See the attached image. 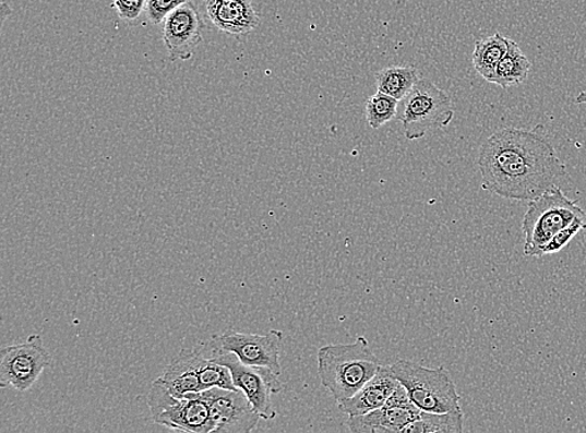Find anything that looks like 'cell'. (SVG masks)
<instances>
[{"label": "cell", "instance_id": "6da1fadb", "mask_svg": "<svg viewBox=\"0 0 586 433\" xmlns=\"http://www.w3.org/2000/svg\"><path fill=\"white\" fill-rule=\"evenodd\" d=\"M478 167L487 192L521 202L541 196L565 176L542 125L498 130L481 145Z\"/></svg>", "mask_w": 586, "mask_h": 433}, {"label": "cell", "instance_id": "7a4b0ae2", "mask_svg": "<svg viewBox=\"0 0 586 433\" xmlns=\"http://www.w3.org/2000/svg\"><path fill=\"white\" fill-rule=\"evenodd\" d=\"M382 365L364 336L351 344L325 345L318 352L319 377L337 402L355 396Z\"/></svg>", "mask_w": 586, "mask_h": 433}, {"label": "cell", "instance_id": "3957f363", "mask_svg": "<svg viewBox=\"0 0 586 433\" xmlns=\"http://www.w3.org/2000/svg\"><path fill=\"white\" fill-rule=\"evenodd\" d=\"M576 221H586V212L554 187L534 199L523 219L524 255L545 256L551 239Z\"/></svg>", "mask_w": 586, "mask_h": 433}, {"label": "cell", "instance_id": "277c9868", "mask_svg": "<svg viewBox=\"0 0 586 433\" xmlns=\"http://www.w3.org/2000/svg\"><path fill=\"white\" fill-rule=\"evenodd\" d=\"M391 368L412 404L421 411L444 413L462 410V397L444 366L428 369L417 362L398 360Z\"/></svg>", "mask_w": 586, "mask_h": 433}, {"label": "cell", "instance_id": "5b68a950", "mask_svg": "<svg viewBox=\"0 0 586 433\" xmlns=\"http://www.w3.org/2000/svg\"><path fill=\"white\" fill-rule=\"evenodd\" d=\"M405 137L418 141L430 130L442 129L454 119L453 101L444 91L428 80H419L407 97L399 101L398 116Z\"/></svg>", "mask_w": 586, "mask_h": 433}, {"label": "cell", "instance_id": "8992f818", "mask_svg": "<svg viewBox=\"0 0 586 433\" xmlns=\"http://www.w3.org/2000/svg\"><path fill=\"white\" fill-rule=\"evenodd\" d=\"M148 406L153 421L160 426L189 433L214 432L210 407L200 394L177 397L155 380L148 394Z\"/></svg>", "mask_w": 586, "mask_h": 433}, {"label": "cell", "instance_id": "52a82bcc", "mask_svg": "<svg viewBox=\"0 0 586 433\" xmlns=\"http://www.w3.org/2000/svg\"><path fill=\"white\" fill-rule=\"evenodd\" d=\"M283 333L271 330L265 335L226 332L212 336L203 344L210 357L220 352H231L248 366L266 368L282 374L280 351Z\"/></svg>", "mask_w": 586, "mask_h": 433}, {"label": "cell", "instance_id": "ba28073f", "mask_svg": "<svg viewBox=\"0 0 586 433\" xmlns=\"http://www.w3.org/2000/svg\"><path fill=\"white\" fill-rule=\"evenodd\" d=\"M50 354L39 334L0 351V387L27 393L50 365Z\"/></svg>", "mask_w": 586, "mask_h": 433}, {"label": "cell", "instance_id": "9c48e42d", "mask_svg": "<svg viewBox=\"0 0 586 433\" xmlns=\"http://www.w3.org/2000/svg\"><path fill=\"white\" fill-rule=\"evenodd\" d=\"M222 365L230 370L232 383L247 397L253 409L261 416L262 420L271 421L277 416L272 395L283 392V384L279 375L270 369L244 365L243 362L231 352H220L213 354Z\"/></svg>", "mask_w": 586, "mask_h": 433}, {"label": "cell", "instance_id": "30bf717a", "mask_svg": "<svg viewBox=\"0 0 586 433\" xmlns=\"http://www.w3.org/2000/svg\"><path fill=\"white\" fill-rule=\"evenodd\" d=\"M200 394L210 407L214 432L248 433L255 430L261 416L240 389L212 387Z\"/></svg>", "mask_w": 586, "mask_h": 433}, {"label": "cell", "instance_id": "8fae6325", "mask_svg": "<svg viewBox=\"0 0 586 433\" xmlns=\"http://www.w3.org/2000/svg\"><path fill=\"white\" fill-rule=\"evenodd\" d=\"M421 410L412 404L402 384L381 409L363 416H349L347 426L356 433H402L420 418Z\"/></svg>", "mask_w": 586, "mask_h": 433}, {"label": "cell", "instance_id": "7c38bea8", "mask_svg": "<svg viewBox=\"0 0 586 433\" xmlns=\"http://www.w3.org/2000/svg\"><path fill=\"white\" fill-rule=\"evenodd\" d=\"M163 41L170 62H187L203 41L205 23L196 5L188 2L164 21Z\"/></svg>", "mask_w": 586, "mask_h": 433}, {"label": "cell", "instance_id": "4fadbf2b", "mask_svg": "<svg viewBox=\"0 0 586 433\" xmlns=\"http://www.w3.org/2000/svg\"><path fill=\"white\" fill-rule=\"evenodd\" d=\"M204 5L214 27L230 36H247L260 27L252 0H204Z\"/></svg>", "mask_w": 586, "mask_h": 433}, {"label": "cell", "instance_id": "5bb4252c", "mask_svg": "<svg viewBox=\"0 0 586 433\" xmlns=\"http://www.w3.org/2000/svg\"><path fill=\"white\" fill-rule=\"evenodd\" d=\"M205 359L203 344L195 349H183L158 380L177 397L202 393L201 372Z\"/></svg>", "mask_w": 586, "mask_h": 433}, {"label": "cell", "instance_id": "9a60e30c", "mask_svg": "<svg viewBox=\"0 0 586 433\" xmlns=\"http://www.w3.org/2000/svg\"><path fill=\"white\" fill-rule=\"evenodd\" d=\"M400 385L391 366L382 365L376 375L347 400L338 402L339 410L348 416H363L381 409Z\"/></svg>", "mask_w": 586, "mask_h": 433}, {"label": "cell", "instance_id": "2e32d148", "mask_svg": "<svg viewBox=\"0 0 586 433\" xmlns=\"http://www.w3.org/2000/svg\"><path fill=\"white\" fill-rule=\"evenodd\" d=\"M531 64L518 45L512 39L507 43V51L502 62L497 67L491 84H497L500 88L510 89L512 86L521 85L528 80Z\"/></svg>", "mask_w": 586, "mask_h": 433}, {"label": "cell", "instance_id": "e0dca14e", "mask_svg": "<svg viewBox=\"0 0 586 433\" xmlns=\"http://www.w3.org/2000/svg\"><path fill=\"white\" fill-rule=\"evenodd\" d=\"M510 39L500 33L476 41L473 51V65L481 77L490 83L497 71V67L506 55Z\"/></svg>", "mask_w": 586, "mask_h": 433}, {"label": "cell", "instance_id": "ac0fdd59", "mask_svg": "<svg viewBox=\"0 0 586 433\" xmlns=\"http://www.w3.org/2000/svg\"><path fill=\"white\" fill-rule=\"evenodd\" d=\"M419 80L417 68L411 65L386 67L375 73L376 89L399 101L407 97Z\"/></svg>", "mask_w": 586, "mask_h": 433}, {"label": "cell", "instance_id": "d6986e66", "mask_svg": "<svg viewBox=\"0 0 586 433\" xmlns=\"http://www.w3.org/2000/svg\"><path fill=\"white\" fill-rule=\"evenodd\" d=\"M464 429L463 410L444 413L421 411L417 421L408 424L402 433H459Z\"/></svg>", "mask_w": 586, "mask_h": 433}, {"label": "cell", "instance_id": "ffe728a7", "mask_svg": "<svg viewBox=\"0 0 586 433\" xmlns=\"http://www.w3.org/2000/svg\"><path fill=\"white\" fill-rule=\"evenodd\" d=\"M399 100L391 95L376 92L366 104V118L372 129H379L398 116Z\"/></svg>", "mask_w": 586, "mask_h": 433}, {"label": "cell", "instance_id": "44dd1931", "mask_svg": "<svg viewBox=\"0 0 586 433\" xmlns=\"http://www.w3.org/2000/svg\"><path fill=\"white\" fill-rule=\"evenodd\" d=\"M188 2H192V0H148L145 11L146 19L153 25H158L164 23L170 13H174L179 7Z\"/></svg>", "mask_w": 586, "mask_h": 433}, {"label": "cell", "instance_id": "7402d4cb", "mask_svg": "<svg viewBox=\"0 0 586 433\" xmlns=\"http://www.w3.org/2000/svg\"><path fill=\"white\" fill-rule=\"evenodd\" d=\"M148 0H113V8L120 21L134 24L146 11Z\"/></svg>", "mask_w": 586, "mask_h": 433}, {"label": "cell", "instance_id": "603a6c76", "mask_svg": "<svg viewBox=\"0 0 586 433\" xmlns=\"http://www.w3.org/2000/svg\"><path fill=\"white\" fill-rule=\"evenodd\" d=\"M585 229L586 221H576L571 225V227L566 228L562 232H559L558 236L551 239L547 245L545 256L553 255L559 253V251H562L569 244V242H571L577 236V233Z\"/></svg>", "mask_w": 586, "mask_h": 433}, {"label": "cell", "instance_id": "cb8c5ba5", "mask_svg": "<svg viewBox=\"0 0 586 433\" xmlns=\"http://www.w3.org/2000/svg\"><path fill=\"white\" fill-rule=\"evenodd\" d=\"M576 104H586V91L582 92L577 97L575 98Z\"/></svg>", "mask_w": 586, "mask_h": 433}]
</instances>
